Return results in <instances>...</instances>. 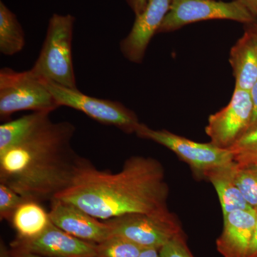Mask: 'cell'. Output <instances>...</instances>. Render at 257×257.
<instances>
[{
    "label": "cell",
    "mask_w": 257,
    "mask_h": 257,
    "mask_svg": "<svg viewBox=\"0 0 257 257\" xmlns=\"http://www.w3.org/2000/svg\"><path fill=\"white\" fill-rule=\"evenodd\" d=\"M169 192L162 164L151 157L133 156L116 173L98 170L87 160L72 184L55 199L103 221L128 214L173 219L167 207Z\"/></svg>",
    "instance_id": "1"
},
{
    "label": "cell",
    "mask_w": 257,
    "mask_h": 257,
    "mask_svg": "<svg viewBox=\"0 0 257 257\" xmlns=\"http://www.w3.org/2000/svg\"><path fill=\"white\" fill-rule=\"evenodd\" d=\"M50 116L23 141L0 155V183L40 203L52 202L68 188L87 161L72 147L74 125L54 122Z\"/></svg>",
    "instance_id": "2"
},
{
    "label": "cell",
    "mask_w": 257,
    "mask_h": 257,
    "mask_svg": "<svg viewBox=\"0 0 257 257\" xmlns=\"http://www.w3.org/2000/svg\"><path fill=\"white\" fill-rule=\"evenodd\" d=\"M74 22L71 15L51 17L40 55L30 69L40 78L70 89H77L72 59Z\"/></svg>",
    "instance_id": "3"
},
{
    "label": "cell",
    "mask_w": 257,
    "mask_h": 257,
    "mask_svg": "<svg viewBox=\"0 0 257 257\" xmlns=\"http://www.w3.org/2000/svg\"><path fill=\"white\" fill-rule=\"evenodd\" d=\"M60 107L45 80L31 70L17 72L5 67L0 70V117L10 119L20 111L52 113Z\"/></svg>",
    "instance_id": "4"
},
{
    "label": "cell",
    "mask_w": 257,
    "mask_h": 257,
    "mask_svg": "<svg viewBox=\"0 0 257 257\" xmlns=\"http://www.w3.org/2000/svg\"><path fill=\"white\" fill-rule=\"evenodd\" d=\"M135 134L139 138L152 140L175 152L199 177H204L209 171L234 162V155L230 150L219 148L211 143H196L165 130H153L143 123Z\"/></svg>",
    "instance_id": "5"
},
{
    "label": "cell",
    "mask_w": 257,
    "mask_h": 257,
    "mask_svg": "<svg viewBox=\"0 0 257 257\" xmlns=\"http://www.w3.org/2000/svg\"><path fill=\"white\" fill-rule=\"evenodd\" d=\"M45 82L60 106L82 111L101 124L115 126L126 133H135L140 124L135 113L119 101L99 99L87 95L78 89L62 87L49 81Z\"/></svg>",
    "instance_id": "6"
},
{
    "label": "cell",
    "mask_w": 257,
    "mask_h": 257,
    "mask_svg": "<svg viewBox=\"0 0 257 257\" xmlns=\"http://www.w3.org/2000/svg\"><path fill=\"white\" fill-rule=\"evenodd\" d=\"M231 20L253 23L256 18L239 0L224 3L215 0H172L158 32L173 31L188 24L208 20Z\"/></svg>",
    "instance_id": "7"
},
{
    "label": "cell",
    "mask_w": 257,
    "mask_h": 257,
    "mask_svg": "<svg viewBox=\"0 0 257 257\" xmlns=\"http://www.w3.org/2000/svg\"><path fill=\"white\" fill-rule=\"evenodd\" d=\"M111 235L121 236L143 248L160 250L183 232L177 218L163 219L145 214H128L105 220Z\"/></svg>",
    "instance_id": "8"
},
{
    "label": "cell",
    "mask_w": 257,
    "mask_h": 257,
    "mask_svg": "<svg viewBox=\"0 0 257 257\" xmlns=\"http://www.w3.org/2000/svg\"><path fill=\"white\" fill-rule=\"evenodd\" d=\"M252 111L250 92L235 88L229 104L209 117L205 132L211 143L230 150L248 131Z\"/></svg>",
    "instance_id": "9"
},
{
    "label": "cell",
    "mask_w": 257,
    "mask_h": 257,
    "mask_svg": "<svg viewBox=\"0 0 257 257\" xmlns=\"http://www.w3.org/2000/svg\"><path fill=\"white\" fill-rule=\"evenodd\" d=\"M10 249L42 257H96V243L74 237L52 222L34 239L15 238L10 244Z\"/></svg>",
    "instance_id": "10"
},
{
    "label": "cell",
    "mask_w": 257,
    "mask_h": 257,
    "mask_svg": "<svg viewBox=\"0 0 257 257\" xmlns=\"http://www.w3.org/2000/svg\"><path fill=\"white\" fill-rule=\"evenodd\" d=\"M172 0H147L145 10L136 15L127 36L120 42V50L125 58L141 63L150 42L170 11Z\"/></svg>",
    "instance_id": "11"
},
{
    "label": "cell",
    "mask_w": 257,
    "mask_h": 257,
    "mask_svg": "<svg viewBox=\"0 0 257 257\" xmlns=\"http://www.w3.org/2000/svg\"><path fill=\"white\" fill-rule=\"evenodd\" d=\"M49 213L55 226L83 241L97 244L111 235L107 221H99L70 203L54 199Z\"/></svg>",
    "instance_id": "12"
},
{
    "label": "cell",
    "mask_w": 257,
    "mask_h": 257,
    "mask_svg": "<svg viewBox=\"0 0 257 257\" xmlns=\"http://www.w3.org/2000/svg\"><path fill=\"white\" fill-rule=\"evenodd\" d=\"M257 211L236 210L224 216V228L216 239L217 251L224 257H247Z\"/></svg>",
    "instance_id": "13"
},
{
    "label": "cell",
    "mask_w": 257,
    "mask_h": 257,
    "mask_svg": "<svg viewBox=\"0 0 257 257\" xmlns=\"http://www.w3.org/2000/svg\"><path fill=\"white\" fill-rule=\"evenodd\" d=\"M229 62L236 81L235 88L250 92L257 81V32L253 29L231 48Z\"/></svg>",
    "instance_id": "14"
},
{
    "label": "cell",
    "mask_w": 257,
    "mask_h": 257,
    "mask_svg": "<svg viewBox=\"0 0 257 257\" xmlns=\"http://www.w3.org/2000/svg\"><path fill=\"white\" fill-rule=\"evenodd\" d=\"M234 165V161L230 165L209 171L204 176L210 181L217 192L224 216L231 211L253 209L235 182Z\"/></svg>",
    "instance_id": "15"
},
{
    "label": "cell",
    "mask_w": 257,
    "mask_h": 257,
    "mask_svg": "<svg viewBox=\"0 0 257 257\" xmlns=\"http://www.w3.org/2000/svg\"><path fill=\"white\" fill-rule=\"evenodd\" d=\"M10 222L19 239H31L40 236L52 224L50 213L40 202L25 200L15 210Z\"/></svg>",
    "instance_id": "16"
},
{
    "label": "cell",
    "mask_w": 257,
    "mask_h": 257,
    "mask_svg": "<svg viewBox=\"0 0 257 257\" xmlns=\"http://www.w3.org/2000/svg\"><path fill=\"white\" fill-rule=\"evenodd\" d=\"M50 114L35 111L0 125V155L23 141Z\"/></svg>",
    "instance_id": "17"
},
{
    "label": "cell",
    "mask_w": 257,
    "mask_h": 257,
    "mask_svg": "<svg viewBox=\"0 0 257 257\" xmlns=\"http://www.w3.org/2000/svg\"><path fill=\"white\" fill-rule=\"evenodd\" d=\"M25 45V32L18 18L0 1V52L6 56L16 55Z\"/></svg>",
    "instance_id": "18"
},
{
    "label": "cell",
    "mask_w": 257,
    "mask_h": 257,
    "mask_svg": "<svg viewBox=\"0 0 257 257\" xmlns=\"http://www.w3.org/2000/svg\"><path fill=\"white\" fill-rule=\"evenodd\" d=\"M235 182L248 204L257 210V163L234 162Z\"/></svg>",
    "instance_id": "19"
},
{
    "label": "cell",
    "mask_w": 257,
    "mask_h": 257,
    "mask_svg": "<svg viewBox=\"0 0 257 257\" xmlns=\"http://www.w3.org/2000/svg\"><path fill=\"white\" fill-rule=\"evenodd\" d=\"M143 249L124 238L111 235L96 244V257H139Z\"/></svg>",
    "instance_id": "20"
},
{
    "label": "cell",
    "mask_w": 257,
    "mask_h": 257,
    "mask_svg": "<svg viewBox=\"0 0 257 257\" xmlns=\"http://www.w3.org/2000/svg\"><path fill=\"white\" fill-rule=\"evenodd\" d=\"M238 163H257V126L244 134L230 149Z\"/></svg>",
    "instance_id": "21"
},
{
    "label": "cell",
    "mask_w": 257,
    "mask_h": 257,
    "mask_svg": "<svg viewBox=\"0 0 257 257\" xmlns=\"http://www.w3.org/2000/svg\"><path fill=\"white\" fill-rule=\"evenodd\" d=\"M25 199L14 189L6 184L0 183V219L11 220L13 214Z\"/></svg>",
    "instance_id": "22"
},
{
    "label": "cell",
    "mask_w": 257,
    "mask_h": 257,
    "mask_svg": "<svg viewBox=\"0 0 257 257\" xmlns=\"http://www.w3.org/2000/svg\"><path fill=\"white\" fill-rule=\"evenodd\" d=\"M159 251L161 257H194L187 246L184 232L175 236Z\"/></svg>",
    "instance_id": "23"
},
{
    "label": "cell",
    "mask_w": 257,
    "mask_h": 257,
    "mask_svg": "<svg viewBox=\"0 0 257 257\" xmlns=\"http://www.w3.org/2000/svg\"><path fill=\"white\" fill-rule=\"evenodd\" d=\"M250 94H251V100H252L253 111L251 124H250L248 131L257 126V81L256 82L253 84L251 90H250ZM247 132H246V133H247Z\"/></svg>",
    "instance_id": "24"
},
{
    "label": "cell",
    "mask_w": 257,
    "mask_h": 257,
    "mask_svg": "<svg viewBox=\"0 0 257 257\" xmlns=\"http://www.w3.org/2000/svg\"><path fill=\"white\" fill-rule=\"evenodd\" d=\"M130 8L133 9L135 15H138L145 10L147 0H126Z\"/></svg>",
    "instance_id": "25"
},
{
    "label": "cell",
    "mask_w": 257,
    "mask_h": 257,
    "mask_svg": "<svg viewBox=\"0 0 257 257\" xmlns=\"http://www.w3.org/2000/svg\"><path fill=\"white\" fill-rule=\"evenodd\" d=\"M247 257H257V214L256 224H255L252 239L248 248Z\"/></svg>",
    "instance_id": "26"
},
{
    "label": "cell",
    "mask_w": 257,
    "mask_h": 257,
    "mask_svg": "<svg viewBox=\"0 0 257 257\" xmlns=\"http://www.w3.org/2000/svg\"><path fill=\"white\" fill-rule=\"evenodd\" d=\"M239 1L248 8L255 18H257V0H239Z\"/></svg>",
    "instance_id": "27"
},
{
    "label": "cell",
    "mask_w": 257,
    "mask_h": 257,
    "mask_svg": "<svg viewBox=\"0 0 257 257\" xmlns=\"http://www.w3.org/2000/svg\"><path fill=\"white\" fill-rule=\"evenodd\" d=\"M139 257H161L160 251L155 248H145Z\"/></svg>",
    "instance_id": "28"
},
{
    "label": "cell",
    "mask_w": 257,
    "mask_h": 257,
    "mask_svg": "<svg viewBox=\"0 0 257 257\" xmlns=\"http://www.w3.org/2000/svg\"><path fill=\"white\" fill-rule=\"evenodd\" d=\"M0 257H14L3 240L0 242Z\"/></svg>",
    "instance_id": "29"
},
{
    "label": "cell",
    "mask_w": 257,
    "mask_h": 257,
    "mask_svg": "<svg viewBox=\"0 0 257 257\" xmlns=\"http://www.w3.org/2000/svg\"><path fill=\"white\" fill-rule=\"evenodd\" d=\"M10 251H11V253H13L14 257H42L38 256V255L33 254V253L23 252V251H13L11 249H10Z\"/></svg>",
    "instance_id": "30"
},
{
    "label": "cell",
    "mask_w": 257,
    "mask_h": 257,
    "mask_svg": "<svg viewBox=\"0 0 257 257\" xmlns=\"http://www.w3.org/2000/svg\"><path fill=\"white\" fill-rule=\"evenodd\" d=\"M255 25H254V26H253V30H254V31H256L257 32V21L256 20V21H255Z\"/></svg>",
    "instance_id": "31"
}]
</instances>
